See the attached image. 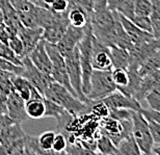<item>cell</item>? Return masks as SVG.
Here are the masks:
<instances>
[{
    "label": "cell",
    "mask_w": 160,
    "mask_h": 155,
    "mask_svg": "<svg viewBox=\"0 0 160 155\" xmlns=\"http://www.w3.org/2000/svg\"><path fill=\"white\" fill-rule=\"evenodd\" d=\"M43 95L46 99L63 107L73 117H78L91 112L92 101L91 103L81 101L65 86L55 81H52L47 86Z\"/></svg>",
    "instance_id": "obj_1"
},
{
    "label": "cell",
    "mask_w": 160,
    "mask_h": 155,
    "mask_svg": "<svg viewBox=\"0 0 160 155\" xmlns=\"http://www.w3.org/2000/svg\"><path fill=\"white\" fill-rule=\"evenodd\" d=\"M117 90L111 76V70H92L89 82V92L86 97L91 101L102 100Z\"/></svg>",
    "instance_id": "obj_2"
},
{
    "label": "cell",
    "mask_w": 160,
    "mask_h": 155,
    "mask_svg": "<svg viewBox=\"0 0 160 155\" xmlns=\"http://www.w3.org/2000/svg\"><path fill=\"white\" fill-rule=\"evenodd\" d=\"M132 135L142 154H152L154 142L147 118L139 111H134L132 115Z\"/></svg>",
    "instance_id": "obj_3"
},
{
    "label": "cell",
    "mask_w": 160,
    "mask_h": 155,
    "mask_svg": "<svg viewBox=\"0 0 160 155\" xmlns=\"http://www.w3.org/2000/svg\"><path fill=\"white\" fill-rule=\"evenodd\" d=\"M65 62H66V69L67 72H68L70 82H71L72 88L74 89V91L77 94L78 98L85 103H91L92 101L82 92L81 67H80L78 47H76L69 55H67L65 57Z\"/></svg>",
    "instance_id": "obj_4"
},
{
    "label": "cell",
    "mask_w": 160,
    "mask_h": 155,
    "mask_svg": "<svg viewBox=\"0 0 160 155\" xmlns=\"http://www.w3.org/2000/svg\"><path fill=\"white\" fill-rule=\"evenodd\" d=\"M21 60L22 66H23V71L21 73V76L26 78L31 83V85L34 86L43 95L45 90L47 89V86L53 81L52 77L49 74L43 73L42 71H40L31 63V60L28 56L22 57Z\"/></svg>",
    "instance_id": "obj_5"
},
{
    "label": "cell",
    "mask_w": 160,
    "mask_h": 155,
    "mask_svg": "<svg viewBox=\"0 0 160 155\" xmlns=\"http://www.w3.org/2000/svg\"><path fill=\"white\" fill-rule=\"evenodd\" d=\"M92 67L94 70H112L109 47L100 42L92 34Z\"/></svg>",
    "instance_id": "obj_6"
},
{
    "label": "cell",
    "mask_w": 160,
    "mask_h": 155,
    "mask_svg": "<svg viewBox=\"0 0 160 155\" xmlns=\"http://www.w3.org/2000/svg\"><path fill=\"white\" fill-rule=\"evenodd\" d=\"M86 25L84 27H75L70 24L68 28H67V30L65 31V34L60 38V40L55 44L59 53L63 57L69 55L77 47L78 43L81 41V39L84 35Z\"/></svg>",
    "instance_id": "obj_7"
},
{
    "label": "cell",
    "mask_w": 160,
    "mask_h": 155,
    "mask_svg": "<svg viewBox=\"0 0 160 155\" xmlns=\"http://www.w3.org/2000/svg\"><path fill=\"white\" fill-rule=\"evenodd\" d=\"M25 102L26 101L22 99V97L14 90L6 97V114L14 121V123L22 124L29 119L25 109Z\"/></svg>",
    "instance_id": "obj_8"
},
{
    "label": "cell",
    "mask_w": 160,
    "mask_h": 155,
    "mask_svg": "<svg viewBox=\"0 0 160 155\" xmlns=\"http://www.w3.org/2000/svg\"><path fill=\"white\" fill-rule=\"evenodd\" d=\"M70 25L67 11L63 13H59L57 18L51 23L49 26L45 27L43 29L42 39L49 43L56 44L60 40L62 34H65L67 28Z\"/></svg>",
    "instance_id": "obj_9"
},
{
    "label": "cell",
    "mask_w": 160,
    "mask_h": 155,
    "mask_svg": "<svg viewBox=\"0 0 160 155\" xmlns=\"http://www.w3.org/2000/svg\"><path fill=\"white\" fill-rule=\"evenodd\" d=\"M108 109L113 108H128L132 111H140L142 107L140 105L138 100H136L133 97L126 96L125 94L116 90L114 92L109 94L105 98L101 100Z\"/></svg>",
    "instance_id": "obj_10"
},
{
    "label": "cell",
    "mask_w": 160,
    "mask_h": 155,
    "mask_svg": "<svg viewBox=\"0 0 160 155\" xmlns=\"http://www.w3.org/2000/svg\"><path fill=\"white\" fill-rule=\"evenodd\" d=\"M28 57L31 60V63L40 71L50 75L51 71H52V64H51L49 55H48L46 48H45V40L42 39L37 46L34 47V49L28 54Z\"/></svg>",
    "instance_id": "obj_11"
},
{
    "label": "cell",
    "mask_w": 160,
    "mask_h": 155,
    "mask_svg": "<svg viewBox=\"0 0 160 155\" xmlns=\"http://www.w3.org/2000/svg\"><path fill=\"white\" fill-rule=\"evenodd\" d=\"M119 17H120V21L122 25H123L125 31H126V34H128V37L130 39L131 43L133 45H139L142 43H145L147 41L152 40V39L154 38V35L152 34H150V32L139 29L130 19L124 17V16L121 14H119Z\"/></svg>",
    "instance_id": "obj_12"
},
{
    "label": "cell",
    "mask_w": 160,
    "mask_h": 155,
    "mask_svg": "<svg viewBox=\"0 0 160 155\" xmlns=\"http://www.w3.org/2000/svg\"><path fill=\"white\" fill-rule=\"evenodd\" d=\"M17 35L23 43L24 46V56H28L31 51L34 49L38 43L42 40L43 35V29L41 27L29 28V27H22L18 31Z\"/></svg>",
    "instance_id": "obj_13"
},
{
    "label": "cell",
    "mask_w": 160,
    "mask_h": 155,
    "mask_svg": "<svg viewBox=\"0 0 160 155\" xmlns=\"http://www.w3.org/2000/svg\"><path fill=\"white\" fill-rule=\"evenodd\" d=\"M160 83V69L153 71L151 73L146 74L145 76L142 77L138 91L135 95V99L138 101L145 99L146 95L148 94L152 89H154L156 85Z\"/></svg>",
    "instance_id": "obj_14"
},
{
    "label": "cell",
    "mask_w": 160,
    "mask_h": 155,
    "mask_svg": "<svg viewBox=\"0 0 160 155\" xmlns=\"http://www.w3.org/2000/svg\"><path fill=\"white\" fill-rule=\"evenodd\" d=\"M67 15H68L70 24L75 27H84L91 19V15L85 9L73 3H69Z\"/></svg>",
    "instance_id": "obj_15"
},
{
    "label": "cell",
    "mask_w": 160,
    "mask_h": 155,
    "mask_svg": "<svg viewBox=\"0 0 160 155\" xmlns=\"http://www.w3.org/2000/svg\"><path fill=\"white\" fill-rule=\"evenodd\" d=\"M25 132L21 124L12 123L0 130V145H6L25 137Z\"/></svg>",
    "instance_id": "obj_16"
},
{
    "label": "cell",
    "mask_w": 160,
    "mask_h": 155,
    "mask_svg": "<svg viewBox=\"0 0 160 155\" xmlns=\"http://www.w3.org/2000/svg\"><path fill=\"white\" fill-rule=\"evenodd\" d=\"M134 2L135 0H107V5L124 17L132 19L134 17Z\"/></svg>",
    "instance_id": "obj_17"
},
{
    "label": "cell",
    "mask_w": 160,
    "mask_h": 155,
    "mask_svg": "<svg viewBox=\"0 0 160 155\" xmlns=\"http://www.w3.org/2000/svg\"><path fill=\"white\" fill-rule=\"evenodd\" d=\"M25 109L29 119L39 120L44 118L45 114V104L44 97L42 98H30L25 102Z\"/></svg>",
    "instance_id": "obj_18"
},
{
    "label": "cell",
    "mask_w": 160,
    "mask_h": 155,
    "mask_svg": "<svg viewBox=\"0 0 160 155\" xmlns=\"http://www.w3.org/2000/svg\"><path fill=\"white\" fill-rule=\"evenodd\" d=\"M11 80H12V88H14V91L16 93H18L19 95L22 97V99L27 101V100L30 98L31 91H32V89L34 86L31 85V83L21 75H12Z\"/></svg>",
    "instance_id": "obj_19"
},
{
    "label": "cell",
    "mask_w": 160,
    "mask_h": 155,
    "mask_svg": "<svg viewBox=\"0 0 160 155\" xmlns=\"http://www.w3.org/2000/svg\"><path fill=\"white\" fill-rule=\"evenodd\" d=\"M96 145H97V153L99 154H108L117 155L119 154L117 146L112 143L110 137L100 130L98 137H96Z\"/></svg>",
    "instance_id": "obj_20"
},
{
    "label": "cell",
    "mask_w": 160,
    "mask_h": 155,
    "mask_svg": "<svg viewBox=\"0 0 160 155\" xmlns=\"http://www.w3.org/2000/svg\"><path fill=\"white\" fill-rule=\"evenodd\" d=\"M110 55L111 60H112L113 68H122V69H127L129 66V51L125 48L111 46Z\"/></svg>",
    "instance_id": "obj_21"
},
{
    "label": "cell",
    "mask_w": 160,
    "mask_h": 155,
    "mask_svg": "<svg viewBox=\"0 0 160 155\" xmlns=\"http://www.w3.org/2000/svg\"><path fill=\"white\" fill-rule=\"evenodd\" d=\"M117 148H118V151H119V154L121 155H140L142 154L132 134L124 137L123 140L118 144Z\"/></svg>",
    "instance_id": "obj_22"
},
{
    "label": "cell",
    "mask_w": 160,
    "mask_h": 155,
    "mask_svg": "<svg viewBox=\"0 0 160 155\" xmlns=\"http://www.w3.org/2000/svg\"><path fill=\"white\" fill-rule=\"evenodd\" d=\"M160 69V49L155 51L151 56H149L138 68V73L140 76H145L146 74L151 73L153 71Z\"/></svg>",
    "instance_id": "obj_23"
},
{
    "label": "cell",
    "mask_w": 160,
    "mask_h": 155,
    "mask_svg": "<svg viewBox=\"0 0 160 155\" xmlns=\"http://www.w3.org/2000/svg\"><path fill=\"white\" fill-rule=\"evenodd\" d=\"M23 142H24V154H38V155L47 154L46 151L41 148L38 137L25 134Z\"/></svg>",
    "instance_id": "obj_24"
},
{
    "label": "cell",
    "mask_w": 160,
    "mask_h": 155,
    "mask_svg": "<svg viewBox=\"0 0 160 155\" xmlns=\"http://www.w3.org/2000/svg\"><path fill=\"white\" fill-rule=\"evenodd\" d=\"M152 12L150 19L152 22V29L154 38H160V0H151Z\"/></svg>",
    "instance_id": "obj_25"
},
{
    "label": "cell",
    "mask_w": 160,
    "mask_h": 155,
    "mask_svg": "<svg viewBox=\"0 0 160 155\" xmlns=\"http://www.w3.org/2000/svg\"><path fill=\"white\" fill-rule=\"evenodd\" d=\"M44 104H45V114L44 118H54L58 120L60 117H62L66 114L67 111L60 105L56 104L50 100L46 99L44 97Z\"/></svg>",
    "instance_id": "obj_26"
},
{
    "label": "cell",
    "mask_w": 160,
    "mask_h": 155,
    "mask_svg": "<svg viewBox=\"0 0 160 155\" xmlns=\"http://www.w3.org/2000/svg\"><path fill=\"white\" fill-rule=\"evenodd\" d=\"M23 138H20V140L12 142V143L6 145H0V154H6V155L24 154Z\"/></svg>",
    "instance_id": "obj_27"
},
{
    "label": "cell",
    "mask_w": 160,
    "mask_h": 155,
    "mask_svg": "<svg viewBox=\"0 0 160 155\" xmlns=\"http://www.w3.org/2000/svg\"><path fill=\"white\" fill-rule=\"evenodd\" d=\"M54 137H55V132L54 131H45L40 137H38L41 148L46 151L47 154H54V152L52 151Z\"/></svg>",
    "instance_id": "obj_28"
},
{
    "label": "cell",
    "mask_w": 160,
    "mask_h": 155,
    "mask_svg": "<svg viewBox=\"0 0 160 155\" xmlns=\"http://www.w3.org/2000/svg\"><path fill=\"white\" fill-rule=\"evenodd\" d=\"M111 76H112V80L116 83L117 88H119V86H125L129 82V75H128L127 69L113 68L111 70Z\"/></svg>",
    "instance_id": "obj_29"
},
{
    "label": "cell",
    "mask_w": 160,
    "mask_h": 155,
    "mask_svg": "<svg viewBox=\"0 0 160 155\" xmlns=\"http://www.w3.org/2000/svg\"><path fill=\"white\" fill-rule=\"evenodd\" d=\"M145 99L148 102L150 108L154 111H160V83L147 94Z\"/></svg>",
    "instance_id": "obj_30"
},
{
    "label": "cell",
    "mask_w": 160,
    "mask_h": 155,
    "mask_svg": "<svg viewBox=\"0 0 160 155\" xmlns=\"http://www.w3.org/2000/svg\"><path fill=\"white\" fill-rule=\"evenodd\" d=\"M0 57L12 63L16 66H22V60L20 57H18L12 52V50L8 47V45L3 44L1 42H0Z\"/></svg>",
    "instance_id": "obj_31"
},
{
    "label": "cell",
    "mask_w": 160,
    "mask_h": 155,
    "mask_svg": "<svg viewBox=\"0 0 160 155\" xmlns=\"http://www.w3.org/2000/svg\"><path fill=\"white\" fill-rule=\"evenodd\" d=\"M152 12L151 0H135L134 2V16H149Z\"/></svg>",
    "instance_id": "obj_32"
},
{
    "label": "cell",
    "mask_w": 160,
    "mask_h": 155,
    "mask_svg": "<svg viewBox=\"0 0 160 155\" xmlns=\"http://www.w3.org/2000/svg\"><path fill=\"white\" fill-rule=\"evenodd\" d=\"M132 109H128V108H113L109 109V114L108 117L116 119L118 121H131L132 120V115H133Z\"/></svg>",
    "instance_id": "obj_33"
},
{
    "label": "cell",
    "mask_w": 160,
    "mask_h": 155,
    "mask_svg": "<svg viewBox=\"0 0 160 155\" xmlns=\"http://www.w3.org/2000/svg\"><path fill=\"white\" fill-rule=\"evenodd\" d=\"M130 20L132 21L139 29L147 31V32H150V34L153 32L152 22H151V19H150L149 16H134V17L132 19H130Z\"/></svg>",
    "instance_id": "obj_34"
},
{
    "label": "cell",
    "mask_w": 160,
    "mask_h": 155,
    "mask_svg": "<svg viewBox=\"0 0 160 155\" xmlns=\"http://www.w3.org/2000/svg\"><path fill=\"white\" fill-rule=\"evenodd\" d=\"M8 45V47L12 50V52H14L18 57H20V59L24 57L23 43H22V41L20 40V38H19L17 34L12 35V37L9 38Z\"/></svg>",
    "instance_id": "obj_35"
},
{
    "label": "cell",
    "mask_w": 160,
    "mask_h": 155,
    "mask_svg": "<svg viewBox=\"0 0 160 155\" xmlns=\"http://www.w3.org/2000/svg\"><path fill=\"white\" fill-rule=\"evenodd\" d=\"M67 147V140L65 135L60 132L55 133V137H54L53 145H52V151L54 154H66L65 150Z\"/></svg>",
    "instance_id": "obj_36"
},
{
    "label": "cell",
    "mask_w": 160,
    "mask_h": 155,
    "mask_svg": "<svg viewBox=\"0 0 160 155\" xmlns=\"http://www.w3.org/2000/svg\"><path fill=\"white\" fill-rule=\"evenodd\" d=\"M66 154H72V155H79V154H92L88 150H86L85 148L80 144L79 140L76 141L73 144H68L65 150Z\"/></svg>",
    "instance_id": "obj_37"
},
{
    "label": "cell",
    "mask_w": 160,
    "mask_h": 155,
    "mask_svg": "<svg viewBox=\"0 0 160 155\" xmlns=\"http://www.w3.org/2000/svg\"><path fill=\"white\" fill-rule=\"evenodd\" d=\"M0 70L8 71V72L16 74V75H21L22 71H23V66H16L12 63L0 57Z\"/></svg>",
    "instance_id": "obj_38"
},
{
    "label": "cell",
    "mask_w": 160,
    "mask_h": 155,
    "mask_svg": "<svg viewBox=\"0 0 160 155\" xmlns=\"http://www.w3.org/2000/svg\"><path fill=\"white\" fill-rule=\"evenodd\" d=\"M147 120H148L149 129L151 132L153 142H154V144L160 145V124L150 118H147Z\"/></svg>",
    "instance_id": "obj_39"
},
{
    "label": "cell",
    "mask_w": 160,
    "mask_h": 155,
    "mask_svg": "<svg viewBox=\"0 0 160 155\" xmlns=\"http://www.w3.org/2000/svg\"><path fill=\"white\" fill-rule=\"evenodd\" d=\"M68 5H69L68 0H55V1L49 6V8L54 13H63L67 11Z\"/></svg>",
    "instance_id": "obj_40"
},
{
    "label": "cell",
    "mask_w": 160,
    "mask_h": 155,
    "mask_svg": "<svg viewBox=\"0 0 160 155\" xmlns=\"http://www.w3.org/2000/svg\"><path fill=\"white\" fill-rule=\"evenodd\" d=\"M142 114L145 116L146 118H150L152 120L156 121L157 123L160 124V111H154V109H145V108H142L139 111Z\"/></svg>",
    "instance_id": "obj_41"
},
{
    "label": "cell",
    "mask_w": 160,
    "mask_h": 155,
    "mask_svg": "<svg viewBox=\"0 0 160 155\" xmlns=\"http://www.w3.org/2000/svg\"><path fill=\"white\" fill-rule=\"evenodd\" d=\"M12 123H14V121L8 117V114H5V112H0V130Z\"/></svg>",
    "instance_id": "obj_42"
},
{
    "label": "cell",
    "mask_w": 160,
    "mask_h": 155,
    "mask_svg": "<svg viewBox=\"0 0 160 155\" xmlns=\"http://www.w3.org/2000/svg\"><path fill=\"white\" fill-rule=\"evenodd\" d=\"M12 75H16V74H12L11 72H8V71H3V70H0V83L5 81V80H8L11 79Z\"/></svg>",
    "instance_id": "obj_43"
},
{
    "label": "cell",
    "mask_w": 160,
    "mask_h": 155,
    "mask_svg": "<svg viewBox=\"0 0 160 155\" xmlns=\"http://www.w3.org/2000/svg\"><path fill=\"white\" fill-rule=\"evenodd\" d=\"M6 96L5 94H3L0 91V111L5 112L6 114V106H5V101H6Z\"/></svg>",
    "instance_id": "obj_44"
},
{
    "label": "cell",
    "mask_w": 160,
    "mask_h": 155,
    "mask_svg": "<svg viewBox=\"0 0 160 155\" xmlns=\"http://www.w3.org/2000/svg\"><path fill=\"white\" fill-rule=\"evenodd\" d=\"M28 1H30L32 4L34 5H37V6H40V8H49L48 6L45 4L43 0H28Z\"/></svg>",
    "instance_id": "obj_45"
},
{
    "label": "cell",
    "mask_w": 160,
    "mask_h": 155,
    "mask_svg": "<svg viewBox=\"0 0 160 155\" xmlns=\"http://www.w3.org/2000/svg\"><path fill=\"white\" fill-rule=\"evenodd\" d=\"M152 154H157V155H160V145H159L158 147H153Z\"/></svg>",
    "instance_id": "obj_46"
},
{
    "label": "cell",
    "mask_w": 160,
    "mask_h": 155,
    "mask_svg": "<svg viewBox=\"0 0 160 155\" xmlns=\"http://www.w3.org/2000/svg\"><path fill=\"white\" fill-rule=\"evenodd\" d=\"M43 1H44L45 4H46V5L48 6V8H49V6H50L51 4H52V3H53L54 1H55V0H43Z\"/></svg>",
    "instance_id": "obj_47"
},
{
    "label": "cell",
    "mask_w": 160,
    "mask_h": 155,
    "mask_svg": "<svg viewBox=\"0 0 160 155\" xmlns=\"http://www.w3.org/2000/svg\"><path fill=\"white\" fill-rule=\"evenodd\" d=\"M4 28H5V24L3 23V22H0V32L4 29Z\"/></svg>",
    "instance_id": "obj_48"
},
{
    "label": "cell",
    "mask_w": 160,
    "mask_h": 155,
    "mask_svg": "<svg viewBox=\"0 0 160 155\" xmlns=\"http://www.w3.org/2000/svg\"><path fill=\"white\" fill-rule=\"evenodd\" d=\"M2 1H3V0H0V3H1V2H2Z\"/></svg>",
    "instance_id": "obj_49"
},
{
    "label": "cell",
    "mask_w": 160,
    "mask_h": 155,
    "mask_svg": "<svg viewBox=\"0 0 160 155\" xmlns=\"http://www.w3.org/2000/svg\"><path fill=\"white\" fill-rule=\"evenodd\" d=\"M68 1H70V0H68Z\"/></svg>",
    "instance_id": "obj_50"
}]
</instances>
